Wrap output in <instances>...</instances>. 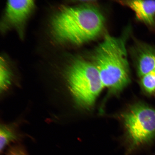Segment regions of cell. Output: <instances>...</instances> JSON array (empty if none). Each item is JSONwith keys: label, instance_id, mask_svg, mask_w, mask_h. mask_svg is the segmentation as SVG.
<instances>
[{"label": "cell", "instance_id": "obj_1", "mask_svg": "<svg viewBox=\"0 0 155 155\" xmlns=\"http://www.w3.org/2000/svg\"><path fill=\"white\" fill-rule=\"evenodd\" d=\"M104 25V17L99 10L89 5L64 8L51 23L52 31L57 40L76 45L94 39Z\"/></svg>", "mask_w": 155, "mask_h": 155}, {"label": "cell", "instance_id": "obj_2", "mask_svg": "<svg viewBox=\"0 0 155 155\" xmlns=\"http://www.w3.org/2000/svg\"><path fill=\"white\" fill-rule=\"evenodd\" d=\"M92 58L104 87L117 92L129 83V64L124 38L106 35Z\"/></svg>", "mask_w": 155, "mask_h": 155}, {"label": "cell", "instance_id": "obj_3", "mask_svg": "<svg viewBox=\"0 0 155 155\" xmlns=\"http://www.w3.org/2000/svg\"><path fill=\"white\" fill-rule=\"evenodd\" d=\"M67 78L75 99L86 108L94 105L104 87L95 66L84 59L74 60L68 69Z\"/></svg>", "mask_w": 155, "mask_h": 155}, {"label": "cell", "instance_id": "obj_4", "mask_svg": "<svg viewBox=\"0 0 155 155\" xmlns=\"http://www.w3.org/2000/svg\"><path fill=\"white\" fill-rule=\"evenodd\" d=\"M126 128L133 144L149 142L155 135V110L144 104L133 107L124 115Z\"/></svg>", "mask_w": 155, "mask_h": 155}, {"label": "cell", "instance_id": "obj_5", "mask_svg": "<svg viewBox=\"0 0 155 155\" xmlns=\"http://www.w3.org/2000/svg\"><path fill=\"white\" fill-rule=\"evenodd\" d=\"M34 1H9L7 3L5 16L10 24L18 26L25 22L34 7Z\"/></svg>", "mask_w": 155, "mask_h": 155}, {"label": "cell", "instance_id": "obj_6", "mask_svg": "<svg viewBox=\"0 0 155 155\" xmlns=\"http://www.w3.org/2000/svg\"><path fill=\"white\" fill-rule=\"evenodd\" d=\"M122 3L130 8L139 20L151 26L155 24V1H127Z\"/></svg>", "mask_w": 155, "mask_h": 155}, {"label": "cell", "instance_id": "obj_7", "mask_svg": "<svg viewBox=\"0 0 155 155\" xmlns=\"http://www.w3.org/2000/svg\"><path fill=\"white\" fill-rule=\"evenodd\" d=\"M137 72L141 77L155 70V49L144 46L139 52L137 60Z\"/></svg>", "mask_w": 155, "mask_h": 155}, {"label": "cell", "instance_id": "obj_8", "mask_svg": "<svg viewBox=\"0 0 155 155\" xmlns=\"http://www.w3.org/2000/svg\"><path fill=\"white\" fill-rule=\"evenodd\" d=\"M17 136L10 127L1 126L0 129V150L1 152L9 143L16 140Z\"/></svg>", "mask_w": 155, "mask_h": 155}, {"label": "cell", "instance_id": "obj_9", "mask_svg": "<svg viewBox=\"0 0 155 155\" xmlns=\"http://www.w3.org/2000/svg\"><path fill=\"white\" fill-rule=\"evenodd\" d=\"M141 78V85L145 91L149 94L155 92V70Z\"/></svg>", "mask_w": 155, "mask_h": 155}, {"label": "cell", "instance_id": "obj_10", "mask_svg": "<svg viewBox=\"0 0 155 155\" xmlns=\"http://www.w3.org/2000/svg\"><path fill=\"white\" fill-rule=\"evenodd\" d=\"M0 86L1 91L5 90L11 83V77L9 72L5 65L1 61L0 68Z\"/></svg>", "mask_w": 155, "mask_h": 155}, {"label": "cell", "instance_id": "obj_11", "mask_svg": "<svg viewBox=\"0 0 155 155\" xmlns=\"http://www.w3.org/2000/svg\"><path fill=\"white\" fill-rule=\"evenodd\" d=\"M7 155H28L22 147L19 146L12 147L9 149Z\"/></svg>", "mask_w": 155, "mask_h": 155}]
</instances>
